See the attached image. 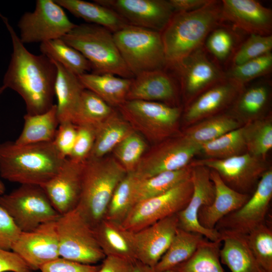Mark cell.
<instances>
[{
  "label": "cell",
  "mask_w": 272,
  "mask_h": 272,
  "mask_svg": "<svg viewBox=\"0 0 272 272\" xmlns=\"http://www.w3.org/2000/svg\"><path fill=\"white\" fill-rule=\"evenodd\" d=\"M0 18L11 36L13 52L4 75L3 86L18 93L24 100L27 114L35 115L49 110L53 105L54 85L57 74L53 61L41 53L29 52L7 18Z\"/></svg>",
  "instance_id": "cell-1"
},
{
  "label": "cell",
  "mask_w": 272,
  "mask_h": 272,
  "mask_svg": "<svg viewBox=\"0 0 272 272\" xmlns=\"http://www.w3.org/2000/svg\"><path fill=\"white\" fill-rule=\"evenodd\" d=\"M65 159L53 142L0 143V175L10 182L41 186L59 172Z\"/></svg>",
  "instance_id": "cell-2"
},
{
  "label": "cell",
  "mask_w": 272,
  "mask_h": 272,
  "mask_svg": "<svg viewBox=\"0 0 272 272\" xmlns=\"http://www.w3.org/2000/svg\"><path fill=\"white\" fill-rule=\"evenodd\" d=\"M223 22L219 1L211 0L194 11L174 13L161 32L166 69L202 47L210 32Z\"/></svg>",
  "instance_id": "cell-3"
},
{
  "label": "cell",
  "mask_w": 272,
  "mask_h": 272,
  "mask_svg": "<svg viewBox=\"0 0 272 272\" xmlns=\"http://www.w3.org/2000/svg\"><path fill=\"white\" fill-rule=\"evenodd\" d=\"M127 172L114 157L88 158L76 207L93 228L104 217L111 196Z\"/></svg>",
  "instance_id": "cell-4"
},
{
  "label": "cell",
  "mask_w": 272,
  "mask_h": 272,
  "mask_svg": "<svg viewBox=\"0 0 272 272\" xmlns=\"http://www.w3.org/2000/svg\"><path fill=\"white\" fill-rule=\"evenodd\" d=\"M61 39L86 57L91 65V73L111 74L128 79L134 77L120 55L113 33L107 29L83 23L77 25Z\"/></svg>",
  "instance_id": "cell-5"
},
{
  "label": "cell",
  "mask_w": 272,
  "mask_h": 272,
  "mask_svg": "<svg viewBox=\"0 0 272 272\" xmlns=\"http://www.w3.org/2000/svg\"><path fill=\"white\" fill-rule=\"evenodd\" d=\"M113 34L120 55L134 77L166 69L160 32L127 25Z\"/></svg>",
  "instance_id": "cell-6"
},
{
  "label": "cell",
  "mask_w": 272,
  "mask_h": 272,
  "mask_svg": "<svg viewBox=\"0 0 272 272\" xmlns=\"http://www.w3.org/2000/svg\"><path fill=\"white\" fill-rule=\"evenodd\" d=\"M56 223L60 257L94 265L106 257L93 228L77 208L61 215Z\"/></svg>",
  "instance_id": "cell-7"
},
{
  "label": "cell",
  "mask_w": 272,
  "mask_h": 272,
  "mask_svg": "<svg viewBox=\"0 0 272 272\" xmlns=\"http://www.w3.org/2000/svg\"><path fill=\"white\" fill-rule=\"evenodd\" d=\"M0 206L21 232L31 231L42 224L56 221L61 216L38 185L21 184L11 192L1 195Z\"/></svg>",
  "instance_id": "cell-8"
},
{
  "label": "cell",
  "mask_w": 272,
  "mask_h": 272,
  "mask_svg": "<svg viewBox=\"0 0 272 272\" xmlns=\"http://www.w3.org/2000/svg\"><path fill=\"white\" fill-rule=\"evenodd\" d=\"M118 109L135 131L154 142L160 143L177 131L181 111L177 106L159 102L126 100Z\"/></svg>",
  "instance_id": "cell-9"
},
{
  "label": "cell",
  "mask_w": 272,
  "mask_h": 272,
  "mask_svg": "<svg viewBox=\"0 0 272 272\" xmlns=\"http://www.w3.org/2000/svg\"><path fill=\"white\" fill-rule=\"evenodd\" d=\"M76 25L54 0L36 1L34 10L24 13L18 23L24 44L61 38Z\"/></svg>",
  "instance_id": "cell-10"
},
{
  "label": "cell",
  "mask_w": 272,
  "mask_h": 272,
  "mask_svg": "<svg viewBox=\"0 0 272 272\" xmlns=\"http://www.w3.org/2000/svg\"><path fill=\"white\" fill-rule=\"evenodd\" d=\"M193 191L191 177L166 192L136 203L122 222V226L136 232L173 214L188 203Z\"/></svg>",
  "instance_id": "cell-11"
},
{
  "label": "cell",
  "mask_w": 272,
  "mask_h": 272,
  "mask_svg": "<svg viewBox=\"0 0 272 272\" xmlns=\"http://www.w3.org/2000/svg\"><path fill=\"white\" fill-rule=\"evenodd\" d=\"M201 145L188 139L183 133L171 137L144 154L134 171L140 179L184 168L193 157L201 152Z\"/></svg>",
  "instance_id": "cell-12"
},
{
  "label": "cell",
  "mask_w": 272,
  "mask_h": 272,
  "mask_svg": "<svg viewBox=\"0 0 272 272\" xmlns=\"http://www.w3.org/2000/svg\"><path fill=\"white\" fill-rule=\"evenodd\" d=\"M264 160L246 152L226 159L195 160L189 165L202 166L215 170L230 188L251 195L261 176L268 169Z\"/></svg>",
  "instance_id": "cell-13"
},
{
  "label": "cell",
  "mask_w": 272,
  "mask_h": 272,
  "mask_svg": "<svg viewBox=\"0 0 272 272\" xmlns=\"http://www.w3.org/2000/svg\"><path fill=\"white\" fill-rule=\"evenodd\" d=\"M166 69L179 82L185 98L189 103L226 78L225 72L210 58L203 46Z\"/></svg>",
  "instance_id": "cell-14"
},
{
  "label": "cell",
  "mask_w": 272,
  "mask_h": 272,
  "mask_svg": "<svg viewBox=\"0 0 272 272\" xmlns=\"http://www.w3.org/2000/svg\"><path fill=\"white\" fill-rule=\"evenodd\" d=\"M272 197V170L268 169L260 179L249 199L239 209L223 217L215 229L244 235L266 222Z\"/></svg>",
  "instance_id": "cell-15"
},
{
  "label": "cell",
  "mask_w": 272,
  "mask_h": 272,
  "mask_svg": "<svg viewBox=\"0 0 272 272\" xmlns=\"http://www.w3.org/2000/svg\"><path fill=\"white\" fill-rule=\"evenodd\" d=\"M191 179L192 194L186 206L177 214L178 227L188 232L199 234L210 241L222 242L219 231L215 229L203 228L198 221L199 209L203 206L210 205L215 197V188L210 178V169L202 166H192Z\"/></svg>",
  "instance_id": "cell-16"
},
{
  "label": "cell",
  "mask_w": 272,
  "mask_h": 272,
  "mask_svg": "<svg viewBox=\"0 0 272 272\" xmlns=\"http://www.w3.org/2000/svg\"><path fill=\"white\" fill-rule=\"evenodd\" d=\"M56 221L42 224L29 232H21L11 250L32 270H40L59 257Z\"/></svg>",
  "instance_id": "cell-17"
},
{
  "label": "cell",
  "mask_w": 272,
  "mask_h": 272,
  "mask_svg": "<svg viewBox=\"0 0 272 272\" xmlns=\"http://www.w3.org/2000/svg\"><path fill=\"white\" fill-rule=\"evenodd\" d=\"M119 15L128 25L161 32L174 12L167 0H95Z\"/></svg>",
  "instance_id": "cell-18"
},
{
  "label": "cell",
  "mask_w": 272,
  "mask_h": 272,
  "mask_svg": "<svg viewBox=\"0 0 272 272\" xmlns=\"http://www.w3.org/2000/svg\"><path fill=\"white\" fill-rule=\"evenodd\" d=\"M178 228L175 214L132 232L137 260L154 267L169 247Z\"/></svg>",
  "instance_id": "cell-19"
},
{
  "label": "cell",
  "mask_w": 272,
  "mask_h": 272,
  "mask_svg": "<svg viewBox=\"0 0 272 272\" xmlns=\"http://www.w3.org/2000/svg\"><path fill=\"white\" fill-rule=\"evenodd\" d=\"M85 163L66 158L59 172L41 186L61 215L73 210L78 205Z\"/></svg>",
  "instance_id": "cell-20"
},
{
  "label": "cell",
  "mask_w": 272,
  "mask_h": 272,
  "mask_svg": "<svg viewBox=\"0 0 272 272\" xmlns=\"http://www.w3.org/2000/svg\"><path fill=\"white\" fill-rule=\"evenodd\" d=\"M223 21L249 34L271 35L272 12L255 0H223Z\"/></svg>",
  "instance_id": "cell-21"
},
{
  "label": "cell",
  "mask_w": 272,
  "mask_h": 272,
  "mask_svg": "<svg viewBox=\"0 0 272 272\" xmlns=\"http://www.w3.org/2000/svg\"><path fill=\"white\" fill-rule=\"evenodd\" d=\"M176 81L166 69L141 73L132 79L126 100L159 102L176 106Z\"/></svg>",
  "instance_id": "cell-22"
},
{
  "label": "cell",
  "mask_w": 272,
  "mask_h": 272,
  "mask_svg": "<svg viewBox=\"0 0 272 272\" xmlns=\"http://www.w3.org/2000/svg\"><path fill=\"white\" fill-rule=\"evenodd\" d=\"M243 87L226 78L216 83L189 103L185 121L195 123L213 116L234 101Z\"/></svg>",
  "instance_id": "cell-23"
},
{
  "label": "cell",
  "mask_w": 272,
  "mask_h": 272,
  "mask_svg": "<svg viewBox=\"0 0 272 272\" xmlns=\"http://www.w3.org/2000/svg\"><path fill=\"white\" fill-rule=\"evenodd\" d=\"M210 178L215 188V197L210 205L199 209L198 221L203 228L212 230L223 217L241 207L251 195L230 188L215 170L210 169Z\"/></svg>",
  "instance_id": "cell-24"
},
{
  "label": "cell",
  "mask_w": 272,
  "mask_h": 272,
  "mask_svg": "<svg viewBox=\"0 0 272 272\" xmlns=\"http://www.w3.org/2000/svg\"><path fill=\"white\" fill-rule=\"evenodd\" d=\"M97 241L105 256L136 260L132 232L121 224L103 219L93 228Z\"/></svg>",
  "instance_id": "cell-25"
},
{
  "label": "cell",
  "mask_w": 272,
  "mask_h": 272,
  "mask_svg": "<svg viewBox=\"0 0 272 272\" xmlns=\"http://www.w3.org/2000/svg\"><path fill=\"white\" fill-rule=\"evenodd\" d=\"M223 246L220 250L221 263L231 272H265L255 258L246 235L220 232Z\"/></svg>",
  "instance_id": "cell-26"
},
{
  "label": "cell",
  "mask_w": 272,
  "mask_h": 272,
  "mask_svg": "<svg viewBox=\"0 0 272 272\" xmlns=\"http://www.w3.org/2000/svg\"><path fill=\"white\" fill-rule=\"evenodd\" d=\"M78 77L85 89L94 93L113 108H118L126 101L132 81L111 74L87 73Z\"/></svg>",
  "instance_id": "cell-27"
},
{
  "label": "cell",
  "mask_w": 272,
  "mask_h": 272,
  "mask_svg": "<svg viewBox=\"0 0 272 272\" xmlns=\"http://www.w3.org/2000/svg\"><path fill=\"white\" fill-rule=\"evenodd\" d=\"M57 74L54 94L57 98V114L60 123L72 120L84 87L78 77L53 60Z\"/></svg>",
  "instance_id": "cell-28"
},
{
  "label": "cell",
  "mask_w": 272,
  "mask_h": 272,
  "mask_svg": "<svg viewBox=\"0 0 272 272\" xmlns=\"http://www.w3.org/2000/svg\"><path fill=\"white\" fill-rule=\"evenodd\" d=\"M62 8L87 23L102 26L115 33L128 25L112 9L97 3L82 0H54Z\"/></svg>",
  "instance_id": "cell-29"
},
{
  "label": "cell",
  "mask_w": 272,
  "mask_h": 272,
  "mask_svg": "<svg viewBox=\"0 0 272 272\" xmlns=\"http://www.w3.org/2000/svg\"><path fill=\"white\" fill-rule=\"evenodd\" d=\"M133 130L129 123L115 110L95 128L94 143L88 158L105 157Z\"/></svg>",
  "instance_id": "cell-30"
},
{
  "label": "cell",
  "mask_w": 272,
  "mask_h": 272,
  "mask_svg": "<svg viewBox=\"0 0 272 272\" xmlns=\"http://www.w3.org/2000/svg\"><path fill=\"white\" fill-rule=\"evenodd\" d=\"M24 120L23 128L15 141L16 144L24 145L53 142L59 124L56 104L40 114L26 113Z\"/></svg>",
  "instance_id": "cell-31"
},
{
  "label": "cell",
  "mask_w": 272,
  "mask_h": 272,
  "mask_svg": "<svg viewBox=\"0 0 272 272\" xmlns=\"http://www.w3.org/2000/svg\"><path fill=\"white\" fill-rule=\"evenodd\" d=\"M204 239L199 234L178 227L169 247L154 267L155 271L165 272L172 269L189 259Z\"/></svg>",
  "instance_id": "cell-32"
},
{
  "label": "cell",
  "mask_w": 272,
  "mask_h": 272,
  "mask_svg": "<svg viewBox=\"0 0 272 272\" xmlns=\"http://www.w3.org/2000/svg\"><path fill=\"white\" fill-rule=\"evenodd\" d=\"M190 165L180 170L162 172L145 179L138 177L134 192V205L163 194L191 177Z\"/></svg>",
  "instance_id": "cell-33"
},
{
  "label": "cell",
  "mask_w": 272,
  "mask_h": 272,
  "mask_svg": "<svg viewBox=\"0 0 272 272\" xmlns=\"http://www.w3.org/2000/svg\"><path fill=\"white\" fill-rule=\"evenodd\" d=\"M241 126L234 116L220 114L197 122L183 133L191 141L201 145Z\"/></svg>",
  "instance_id": "cell-34"
},
{
  "label": "cell",
  "mask_w": 272,
  "mask_h": 272,
  "mask_svg": "<svg viewBox=\"0 0 272 272\" xmlns=\"http://www.w3.org/2000/svg\"><path fill=\"white\" fill-rule=\"evenodd\" d=\"M40 49L41 53L77 76L92 72L91 65L86 57L61 38L40 43Z\"/></svg>",
  "instance_id": "cell-35"
},
{
  "label": "cell",
  "mask_w": 272,
  "mask_h": 272,
  "mask_svg": "<svg viewBox=\"0 0 272 272\" xmlns=\"http://www.w3.org/2000/svg\"><path fill=\"white\" fill-rule=\"evenodd\" d=\"M115 110L93 92L85 89L82 93L72 123L77 126L96 128Z\"/></svg>",
  "instance_id": "cell-36"
},
{
  "label": "cell",
  "mask_w": 272,
  "mask_h": 272,
  "mask_svg": "<svg viewBox=\"0 0 272 272\" xmlns=\"http://www.w3.org/2000/svg\"><path fill=\"white\" fill-rule=\"evenodd\" d=\"M270 95V83L262 80L244 86L236 99L234 110L240 116L254 118L266 109Z\"/></svg>",
  "instance_id": "cell-37"
},
{
  "label": "cell",
  "mask_w": 272,
  "mask_h": 272,
  "mask_svg": "<svg viewBox=\"0 0 272 272\" xmlns=\"http://www.w3.org/2000/svg\"><path fill=\"white\" fill-rule=\"evenodd\" d=\"M220 241L204 239L194 254L174 267L175 272H224L221 264Z\"/></svg>",
  "instance_id": "cell-38"
},
{
  "label": "cell",
  "mask_w": 272,
  "mask_h": 272,
  "mask_svg": "<svg viewBox=\"0 0 272 272\" xmlns=\"http://www.w3.org/2000/svg\"><path fill=\"white\" fill-rule=\"evenodd\" d=\"M246 151L265 160L272 148V122L270 116L249 121L242 126Z\"/></svg>",
  "instance_id": "cell-39"
},
{
  "label": "cell",
  "mask_w": 272,
  "mask_h": 272,
  "mask_svg": "<svg viewBox=\"0 0 272 272\" xmlns=\"http://www.w3.org/2000/svg\"><path fill=\"white\" fill-rule=\"evenodd\" d=\"M137 180L134 171L127 172L116 187L104 219L122 223L134 205V192Z\"/></svg>",
  "instance_id": "cell-40"
},
{
  "label": "cell",
  "mask_w": 272,
  "mask_h": 272,
  "mask_svg": "<svg viewBox=\"0 0 272 272\" xmlns=\"http://www.w3.org/2000/svg\"><path fill=\"white\" fill-rule=\"evenodd\" d=\"M201 152L208 158L223 159L238 156L246 151L242 126L201 145Z\"/></svg>",
  "instance_id": "cell-41"
},
{
  "label": "cell",
  "mask_w": 272,
  "mask_h": 272,
  "mask_svg": "<svg viewBox=\"0 0 272 272\" xmlns=\"http://www.w3.org/2000/svg\"><path fill=\"white\" fill-rule=\"evenodd\" d=\"M272 70V53L236 65L225 72V78L244 87L249 82L269 74Z\"/></svg>",
  "instance_id": "cell-42"
},
{
  "label": "cell",
  "mask_w": 272,
  "mask_h": 272,
  "mask_svg": "<svg viewBox=\"0 0 272 272\" xmlns=\"http://www.w3.org/2000/svg\"><path fill=\"white\" fill-rule=\"evenodd\" d=\"M147 143L134 130L119 143L112 150L115 159L127 172L134 171L144 155Z\"/></svg>",
  "instance_id": "cell-43"
},
{
  "label": "cell",
  "mask_w": 272,
  "mask_h": 272,
  "mask_svg": "<svg viewBox=\"0 0 272 272\" xmlns=\"http://www.w3.org/2000/svg\"><path fill=\"white\" fill-rule=\"evenodd\" d=\"M257 262L265 272H272V230L266 222L246 235Z\"/></svg>",
  "instance_id": "cell-44"
},
{
  "label": "cell",
  "mask_w": 272,
  "mask_h": 272,
  "mask_svg": "<svg viewBox=\"0 0 272 272\" xmlns=\"http://www.w3.org/2000/svg\"><path fill=\"white\" fill-rule=\"evenodd\" d=\"M221 24L210 32L204 44L206 50L222 62L228 59L234 52L236 39L235 34L230 28Z\"/></svg>",
  "instance_id": "cell-45"
},
{
  "label": "cell",
  "mask_w": 272,
  "mask_h": 272,
  "mask_svg": "<svg viewBox=\"0 0 272 272\" xmlns=\"http://www.w3.org/2000/svg\"><path fill=\"white\" fill-rule=\"evenodd\" d=\"M272 35L250 34L233 55L232 65H239L271 52Z\"/></svg>",
  "instance_id": "cell-46"
},
{
  "label": "cell",
  "mask_w": 272,
  "mask_h": 272,
  "mask_svg": "<svg viewBox=\"0 0 272 272\" xmlns=\"http://www.w3.org/2000/svg\"><path fill=\"white\" fill-rule=\"evenodd\" d=\"M77 127L75 142L69 158L74 160L83 162L88 158L93 148L95 128L87 126Z\"/></svg>",
  "instance_id": "cell-47"
},
{
  "label": "cell",
  "mask_w": 272,
  "mask_h": 272,
  "mask_svg": "<svg viewBox=\"0 0 272 272\" xmlns=\"http://www.w3.org/2000/svg\"><path fill=\"white\" fill-rule=\"evenodd\" d=\"M77 133V127L72 122L60 123L53 143L64 158L69 157L72 151Z\"/></svg>",
  "instance_id": "cell-48"
},
{
  "label": "cell",
  "mask_w": 272,
  "mask_h": 272,
  "mask_svg": "<svg viewBox=\"0 0 272 272\" xmlns=\"http://www.w3.org/2000/svg\"><path fill=\"white\" fill-rule=\"evenodd\" d=\"M21 233L11 216L0 206V248L11 250Z\"/></svg>",
  "instance_id": "cell-49"
},
{
  "label": "cell",
  "mask_w": 272,
  "mask_h": 272,
  "mask_svg": "<svg viewBox=\"0 0 272 272\" xmlns=\"http://www.w3.org/2000/svg\"><path fill=\"white\" fill-rule=\"evenodd\" d=\"M100 265L86 264L59 257L43 265L41 272H97Z\"/></svg>",
  "instance_id": "cell-50"
},
{
  "label": "cell",
  "mask_w": 272,
  "mask_h": 272,
  "mask_svg": "<svg viewBox=\"0 0 272 272\" xmlns=\"http://www.w3.org/2000/svg\"><path fill=\"white\" fill-rule=\"evenodd\" d=\"M32 272L26 263L13 251L0 248V272Z\"/></svg>",
  "instance_id": "cell-51"
},
{
  "label": "cell",
  "mask_w": 272,
  "mask_h": 272,
  "mask_svg": "<svg viewBox=\"0 0 272 272\" xmlns=\"http://www.w3.org/2000/svg\"><path fill=\"white\" fill-rule=\"evenodd\" d=\"M133 263L113 257L106 256L97 272H132Z\"/></svg>",
  "instance_id": "cell-52"
},
{
  "label": "cell",
  "mask_w": 272,
  "mask_h": 272,
  "mask_svg": "<svg viewBox=\"0 0 272 272\" xmlns=\"http://www.w3.org/2000/svg\"><path fill=\"white\" fill-rule=\"evenodd\" d=\"M211 0H169L174 13L190 12L199 9Z\"/></svg>",
  "instance_id": "cell-53"
},
{
  "label": "cell",
  "mask_w": 272,
  "mask_h": 272,
  "mask_svg": "<svg viewBox=\"0 0 272 272\" xmlns=\"http://www.w3.org/2000/svg\"><path fill=\"white\" fill-rule=\"evenodd\" d=\"M132 272H156L154 268L136 260L133 263Z\"/></svg>",
  "instance_id": "cell-54"
},
{
  "label": "cell",
  "mask_w": 272,
  "mask_h": 272,
  "mask_svg": "<svg viewBox=\"0 0 272 272\" xmlns=\"http://www.w3.org/2000/svg\"><path fill=\"white\" fill-rule=\"evenodd\" d=\"M6 187L4 183L0 180V195L5 193Z\"/></svg>",
  "instance_id": "cell-55"
},
{
  "label": "cell",
  "mask_w": 272,
  "mask_h": 272,
  "mask_svg": "<svg viewBox=\"0 0 272 272\" xmlns=\"http://www.w3.org/2000/svg\"><path fill=\"white\" fill-rule=\"evenodd\" d=\"M6 89V88L3 85L0 87V95L2 94Z\"/></svg>",
  "instance_id": "cell-56"
},
{
  "label": "cell",
  "mask_w": 272,
  "mask_h": 272,
  "mask_svg": "<svg viewBox=\"0 0 272 272\" xmlns=\"http://www.w3.org/2000/svg\"><path fill=\"white\" fill-rule=\"evenodd\" d=\"M165 272H175V271H174L172 269H170V270H167Z\"/></svg>",
  "instance_id": "cell-57"
}]
</instances>
